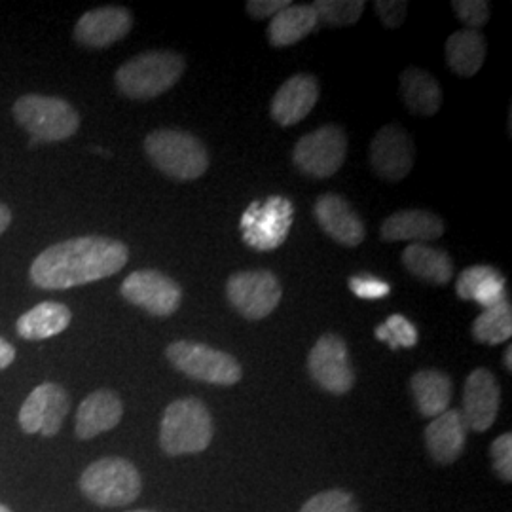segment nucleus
<instances>
[{
    "instance_id": "obj_1",
    "label": "nucleus",
    "mask_w": 512,
    "mask_h": 512,
    "mask_svg": "<svg viewBox=\"0 0 512 512\" xmlns=\"http://www.w3.org/2000/svg\"><path fill=\"white\" fill-rule=\"evenodd\" d=\"M129 249L118 239L84 236L42 251L31 266V281L46 291L73 289L118 274L128 264Z\"/></svg>"
},
{
    "instance_id": "obj_2",
    "label": "nucleus",
    "mask_w": 512,
    "mask_h": 512,
    "mask_svg": "<svg viewBox=\"0 0 512 512\" xmlns=\"http://www.w3.org/2000/svg\"><path fill=\"white\" fill-rule=\"evenodd\" d=\"M213 440V420L198 399H179L165 408L160 444L167 456L200 454Z\"/></svg>"
},
{
    "instance_id": "obj_3",
    "label": "nucleus",
    "mask_w": 512,
    "mask_h": 512,
    "mask_svg": "<svg viewBox=\"0 0 512 512\" xmlns=\"http://www.w3.org/2000/svg\"><path fill=\"white\" fill-rule=\"evenodd\" d=\"M184 73V59L175 52L137 55L116 71V86L129 99L147 101L171 90Z\"/></svg>"
},
{
    "instance_id": "obj_4",
    "label": "nucleus",
    "mask_w": 512,
    "mask_h": 512,
    "mask_svg": "<svg viewBox=\"0 0 512 512\" xmlns=\"http://www.w3.org/2000/svg\"><path fill=\"white\" fill-rule=\"evenodd\" d=\"M150 162L177 181L200 179L209 167V156L200 139L181 129H158L145 141Z\"/></svg>"
},
{
    "instance_id": "obj_5",
    "label": "nucleus",
    "mask_w": 512,
    "mask_h": 512,
    "mask_svg": "<svg viewBox=\"0 0 512 512\" xmlns=\"http://www.w3.org/2000/svg\"><path fill=\"white\" fill-rule=\"evenodd\" d=\"M80 490L99 507H126L143 490L137 467L122 458H103L80 476Z\"/></svg>"
},
{
    "instance_id": "obj_6",
    "label": "nucleus",
    "mask_w": 512,
    "mask_h": 512,
    "mask_svg": "<svg viewBox=\"0 0 512 512\" xmlns=\"http://www.w3.org/2000/svg\"><path fill=\"white\" fill-rule=\"evenodd\" d=\"M14 116L38 141L57 143L73 137L80 126V116L71 103L59 97L23 95L14 105Z\"/></svg>"
},
{
    "instance_id": "obj_7",
    "label": "nucleus",
    "mask_w": 512,
    "mask_h": 512,
    "mask_svg": "<svg viewBox=\"0 0 512 512\" xmlns=\"http://www.w3.org/2000/svg\"><path fill=\"white\" fill-rule=\"evenodd\" d=\"M169 363L192 380L213 385L238 384L243 376L238 361L219 349L200 342L179 340L165 351Z\"/></svg>"
},
{
    "instance_id": "obj_8",
    "label": "nucleus",
    "mask_w": 512,
    "mask_h": 512,
    "mask_svg": "<svg viewBox=\"0 0 512 512\" xmlns=\"http://www.w3.org/2000/svg\"><path fill=\"white\" fill-rule=\"evenodd\" d=\"M348 156V137L338 126H323L304 135L294 147L296 167L315 179H329L344 165Z\"/></svg>"
},
{
    "instance_id": "obj_9",
    "label": "nucleus",
    "mask_w": 512,
    "mask_h": 512,
    "mask_svg": "<svg viewBox=\"0 0 512 512\" xmlns=\"http://www.w3.org/2000/svg\"><path fill=\"white\" fill-rule=\"evenodd\" d=\"M226 294L230 304L251 321L268 317L281 302V283L272 272H239L228 279Z\"/></svg>"
},
{
    "instance_id": "obj_10",
    "label": "nucleus",
    "mask_w": 512,
    "mask_h": 512,
    "mask_svg": "<svg viewBox=\"0 0 512 512\" xmlns=\"http://www.w3.org/2000/svg\"><path fill=\"white\" fill-rule=\"evenodd\" d=\"M293 203L285 198H270L268 202L253 203L241 220L243 239L253 249L272 251L279 247L293 224Z\"/></svg>"
},
{
    "instance_id": "obj_11",
    "label": "nucleus",
    "mask_w": 512,
    "mask_h": 512,
    "mask_svg": "<svg viewBox=\"0 0 512 512\" xmlns=\"http://www.w3.org/2000/svg\"><path fill=\"white\" fill-rule=\"evenodd\" d=\"M120 293L129 304L156 317L173 315L183 302V289L179 283L156 270H137L129 274Z\"/></svg>"
},
{
    "instance_id": "obj_12",
    "label": "nucleus",
    "mask_w": 512,
    "mask_h": 512,
    "mask_svg": "<svg viewBox=\"0 0 512 512\" xmlns=\"http://www.w3.org/2000/svg\"><path fill=\"white\" fill-rule=\"evenodd\" d=\"M308 370L313 382L332 395H344L355 384L348 344L336 334H325L317 340L308 357Z\"/></svg>"
},
{
    "instance_id": "obj_13",
    "label": "nucleus",
    "mask_w": 512,
    "mask_h": 512,
    "mask_svg": "<svg viewBox=\"0 0 512 512\" xmlns=\"http://www.w3.org/2000/svg\"><path fill=\"white\" fill-rule=\"evenodd\" d=\"M71 408L69 393L57 384H40L19 410V425L27 435L55 437Z\"/></svg>"
},
{
    "instance_id": "obj_14",
    "label": "nucleus",
    "mask_w": 512,
    "mask_h": 512,
    "mask_svg": "<svg viewBox=\"0 0 512 512\" xmlns=\"http://www.w3.org/2000/svg\"><path fill=\"white\" fill-rule=\"evenodd\" d=\"M370 164L385 181H403L414 167V143L401 126L380 129L370 145Z\"/></svg>"
},
{
    "instance_id": "obj_15",
    "label": "nucleus",
    "mask_w": 512,
    "mask_h": 512,
    "mask_svg": "<svg viewBox=\"0 0 512 512\" xmlns=\"http://www.w3.org/2000/svg\"><path fill=\"white\" fill-rule=\"evenodd\" d=\"M501 406V387L494 374L486 368H476L469 374L463 391V421L476 433L488 431L495 423Z\"/></svg>"
},
{
    "instance_id": "obj_16",
    "label": "nucleus",
    "mask_w": 512,
    "mask_h": 512,
    "mask_svg": "<svg viewBox=\"0 0 512 512\" xmlns=\"http://www.w3.org/2000/svg\"><path fill=\"white\" fill-rule=\"evenodd\" d=\"M133 18L126 8L105 6L86 12L74 27V38L88 48H107L128 35Z\"/></svg>"
},
{
    "instance_id": "obj_17",
    "label": "nucleus",
    "mask_w": 512,
    "mask_h": 512,
    "mask_svg": "<svg viewBox=\"0 0 512 512\" xmlns=\"http://www.w3.org/2000/svg\"><path fill=\"white\" fill-rule=\"evenodd\" d=\"M319 99V82L311 74H296L274 95L272 118L279 126L289 128L302 122Z\"/></svg>"
},
{
    "instance_id": "obj_18",
    "label": "nucleus",
    "mask_w": 512,
    "mask_h": 512,
    "mask_svg": "<svg viewBox=\"0 0 512 512\" xmlns=\"http://www.w3.org/2000/svg\"><path fill=\"white\" fill-rule=\"evenodd\" d=\"M315 219L330 238L346 247H357L365 239V224L344 198L325 194L315 203Z\"/></svg>"
},
{
    "instance_id": "obj_19",
    "label": "nucleus",
    "mask_w": 512,
    "mask_h": 512,
    "mask_svg": "<svg viewBox=\"0 0 512 512\" xmlns=\"http://www.w3.org/2000/svg\"><path fill=\"white\" fill-rule=\"evenodd\" d=\"M124 416V404L120 397L109 391L99 389L92 395H88L76 412V437L82 440H90L101 433H107L114 429Z\"/></svg>"
},
{
    "instance_id": "obj_20",
    "label": "nucleus",
    "mask_w": 512,
    "mask_h": 512,
    "mask_svg": "<svg viewBox=\"0 0 512 512\" xmlns=\"http://www.w3.org/2000/svg\"><path fill=\"white\" fill-rule=\"evenodd\" d=\"M467 425L459 410H446L425 429V442L431 458L440 465H450L463 454Z\"/></svg>"
},
{
    "instance_id": "obj_21",
    "label": "nucleus",
    "mask_w": 512,
    "mask_h": 512,
    "mask_svg": "<svg viewBox=\"0 0 512 512\" xmlns=\"http://www.w3.org/2000/svg\"><path fill=\"white\" fill-rule=\"evenodd\" d=\"M380 234L384 241L423 243V241L439 239L444 234V222L429 211L408 209L385 219Z\"/></svg>"
},
{
    "instance_id": "obj_22",
    "label": "nucleus",
    "mask_w": 512,
    "mask_h": 512,
    "mask_svg": "<svg viewBox=\"0 0 512 512\" xmlns=\"http://www.w3.org/2000/svg\"><path fill=\"white\" fill-rule=\"evenodd\" d=\"M456 291L463 300H475L484 310L505 302V279L492 266H471L463 270L456 283Z\"/></svg>"
},
{
    "instance_id": "obj_23",
    "label": "nucleus",
    "mask_w": 512,
    "mask_h": 512,
    "mask_svg": "<svg viewBox=\"0 0 512 512\" xmlns=\"http://www.w3.org/2000/svg\"><path fill=\"white\" fill-rule=\"evenodd\" d=\"M71 319L73 313L65 304L42 302L19 317L16 329L23 340L40 342L61 334L71 325Z\"/></svg>"
},
{
    "instance_id": "obj_24",
    "label": "nucleus",
    "mask_w": 512,
    "mask_h": 512,
    "mask_svg": "<svg viewBox=\"0 0 512 512\" xmlns=\"http://www.w3.org/2000/svg\"><path fill=\"white\" fill-rule=\"evenodd\" d=\"M403 264L410 274L433 285H446L454 277V262L446 251L425 243H412L403 251Z\"/></svg>"
},
{
    "instance_id": "obj_25",
    "label": "nucleus",
    "mask_w": 512,
    "mask_h": 512,
    "mask_svg": "<svg viewBox=\"0 0 512 512\" xmlns=\"http://www.w3.org/2000/svg\"><path fill=\"white\" fill-rule=\"evenodd\" d=\"M319 18L308 4H291L272 18L268 27L270 42L275 48H285L308 37L317 27Z\"/></svg>"
},
{
    "instance_id": "obj_26",
    "label": "nucleus",
    "mask_w": 512,
    "mask_h": 512,
    "mask_svg": "<svg viewBox=\"0 0 512 512\" xmlns=\"http://www.w3.org/2000/svg\"><path fill=\"white\" fill-rule=\"evenodd\" d=\"M412 393L421 416L437 418L444 414L452 401V382L439 370H421L412 378Z\"/></svg>"
},
{
    "instance_id": "obj_27",
    "label": "nucleus",
    "mask_w": 512,
    "mask_h": 512,
    "mask_svg": "<svg viewBox=\"0 0 512 512\" xmlns=\"http://www.w3.org/2000/svg\"><path fill=\"white\" fill-rule=\"evenodd\" d=\"M401 92L406 107L418 116H433L442 105V92L437 78L418 67H408L401 74Z\"/></svg>"
},
{
    "instance_id": "obj_28",
    "label": "nucleus",
    "mask_w": 512,
    "mask_h": 512,
    "mask_svg": "<svg viewBox=\"0 0 512 512\" xmlns=\"http://www.w3.org/2000/svg\"><path fill=\"white\" fill-rule=\"evenodd\" d=\"M446 59L459 76H475L486 59V40L475 31H458L446 42Z\"/></svg>"
},
{
    "instance_id": "obj_29",
    "label": "nucleus",
    "mask_w": 512,
    "mask_h": 512,
    "mask_svg": "<svg viewBox=\"0 0 512 512\" xmlns=\"http://www.w3.org/2000/svg\"><path fill=\"white\" fill-rule=\"evenodd\" d=\"M473 336L480 344L497 346L512 336L511 304L505 300L494 308L482 311L473 323Z\"/></svg>"
},
{
    "instance_id": "obj_30",
    "label": "nucleus",
    "mask_w": 512,
    "mask_h": 512,
    "mask_svg": "<svg viewBox=\"0 0 512 512\" xmlns=\"http://www.w3.org/2000/svg\"><path fill=\"white\" fill-rule=\"evenodd\" d=\"M313 10L319 21L330 27H348L357 23L363 16L365 2L363 0H319L313 4Z\"/></svg>"
},
{
    "instance_id": "obj_31",
    "label": "nucleus",
    "mask_w": 512,
    "mask_h": 512,
    "mask_svg": "<svg viewBox=\"0 0 512 512\" xmlns=\"http://www.w3.org/2000/svg\"><path fill=\"white\" fill-rule=\"evenodd\" d=\"M376 338L389 344L391 349L414 348L418 344V330L403 315H391L376 329Z\"/></svg>"
},
{
    "instance_id": "obj_32",
    "label": "nucleus",
    "mask_w": 512,
    "mask_h": 512,
    "mask_svg": "<svg viewBox=\"0 0 512 512\" xmlns=\"http://www.w3.org/2000/svg\"><path fill=\"white\" fill-rule=\"evenodd\" d=\"M300 512H361L353 495L344 490H329L313 495Z\"/></svg>"
},
{
    "instance_id": "obj_33",
    "label": "nucleus",
    "mask_w": 512,
    "mask_h": 512,
    "mask_svg": "<svg viewBox=\"0 0 512 512\" xmlns=\"http://www.w3.org/2000/svg\"><path fill=\"white\" fill-rule=\"evenodd\" d=\"M452 6L456 16L475 31L490 19V4L484 0H456Z\"/></svg>"
},
{
    "instance_id": "obj_34",
    "label": "nucleus",
    "mask_w": 512,
    "mask_h": 512,
    "mask_svg": "<svg viewBox=\"0 0 512 512\" xmlns=\"http://www.w3.org/2000/svg\"><path fill=\"white\" fill-rule=\"evenodd\" d=\"M492 458H494L495 473L501 480H512V437L511 433H505L497 437L492 444Z\"/></svg>"
},
{
    "instance_id": "obj_35",
    "label": "nucleus",
    "mask_w": 512,
    "mask_h": 512,
    "mask_svg": "<svg viewBox=\"0 0 512 512\" xmlns=\"http://www.w3.org/2000/svg\"><path fill=\"white\" fill-rule=\"evenodd\" d=\"M349 289L357 294L359 298H368V300H376V298H385L391 293V287L372 275H355L349 279Z\"/></svg>"
},
{
    "instance_id": "obj_36",
    "label": "nucleus",
    "mask_w": 512,
    "mask_h": 512,
    "mask_svg": "<svg viewBox=\"0 0 512 512\" xmlns=\"http://www.w3.org/2000/svg\"><path fill=\"white\" fill-rule=\"evenodd\" d=\"M374 8H376V14L380 16L385 27L397 29V27L403 25L408 4L404 0H378L374 4Z\"/></svg>"
},
{
    "instance_id": "obj_37",
    "label": "nucleus",
    "mask_w": 512,
    "mask_h": 512,
    "mask_svg": "<svg viewBox=\"0 0 512 512\" xmlns=\"http://www.w3.org/2000/svg\"><path fill=\"white\" fill-rule=\"evenodd\" d=\"M287 6H291L289 0H251L247 2V12L255 19L274 18Z\"/></svg>"
},
{
    "instance_id": "obj_38",
    "label": "nucleus",
    "mask_w": 512,
    "mask_h": 512,
    "mask_svg": "<svg viewBox=\"0 0 512 512\" xmlns=\"http://www.w3.org/2000/svg\"><path fill=\"white\" fill-rule=\"evenodd\" d=\"M14 359H16V348L4 338H0V370L12 365Z\"/></svg>"
},
{
    "instance_id": "obj_39",
    "label": "nucleus",
    "mask_w": 512,
    "mask_h": 512,
    "mask_svg": "<svg viewBox=\"0 0 512 512\" xmlns=\"http://www.w3.org/2000/svg\"><path fill=\"white\" fill-rule=\"evenodd\" d=\"M10 222H12V211H10L6 205L0 203V234L6 232V228L10 226Z\"/></svg>"
},
{
    "instance_id": "obj_40",
    "label": "nucleus",
    "mask_w": 512,
    "mask_h": 512,
    "mask_svg": "<svg viewBox=\"0 0 512 512\" xmlns=\"http://www.w3.org/2000/svg\"><path fill=\"white\" fill-rule=\"evenodd\" d=\"M503 363L507 366V370H512V348L509 346L507 351H505V359H503Z\"/></svg>"
},
{
    "instance_id": "obj_41",
    "label": "nucleus",
    "mask_w": 512,
    "mask_h": 512,
    "mask_svg": "<svg viewBox=\"0 0 512 512\" xmlns=\"http://www.w3.org/2000/svg\"><path fill=\"white\" fill-rule=\"evenodd\" d=\"M0 512H12L6 505H0Z\"/></svg>"
},
{
    "instance_id": "obj_42",
    "label": "nucleus",
    "mask_w": 512,
    "mask_h": 512,
    "mask_svg": "<svg viewBox=\"0 0 512 512\" xmlns=\"http://www.w3.org/2000/svg\"><path fill=\"white\" fill-rule=\"evenodd\" d=\"M131 512H152V511H131Z\"/></svg>"
}]
</instances>
